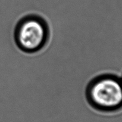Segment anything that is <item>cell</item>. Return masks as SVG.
<instances>
[{
    "mask_svg": "<svg viewBox=\"0 0 122 122\" xmlns=\"http://www.w3.org/2000/svg\"><path fill=\"white\" fill-rule=\"evenodd\" d=\"M85 98L95 110L102 112L117 111L122 106V81L112 74L96 75L87 84Z\"/></svg>",
    "mask_w": 122,
    "mask_h": 122,
    "instance_id": "6da1fadb",
    "label": "cell"
},
{
    "mask_svg": "<svg viewBox=\"0 0 122 122\" xmlns=\"http://www.w3.org/2000/svg\"><path fill=\"white\" fill-rule=\"evenodd\" d=\"M51 32L47 20L38 14L20 18L14 30V39L19 50L27 54L41 51L48 44Z\"/></svg>",
    "mask_w": 122,
    "mask_h": 122,
    "instance_id": "7a4b0ae2",
    "label": "cell"
}]
</instances>
